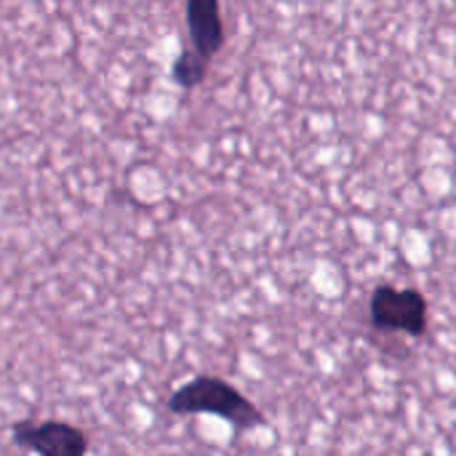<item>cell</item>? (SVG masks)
<instances>
[{"label": "cell", "instance_id": "obj_3", "mask_svg": "<svg viewBox=\"0 0 456 456\" xmlns=\"http://www.w3.org/2000/svg\"><path fill=\"white\" fill-rule=\"evenodd\" d=\"M11 444L27 449L35 456H86L88 454V436L59 419H21L11 425Z\"/></svg>", "mask_w": 456, "mask_h": 456}, {"label": "cell", "instance_id": "obj_2", "mask_svg": "<svg viewBox=\"0 0 456 456\" xmlns=\"http://www.w3.org/2000/svg\"><path fill=\"white\" fill-rule=\"evenodd\" d=\"M371 326L385 334L425 337L428 331V299L417 289L379 286L369 302Z\"/></svg>", "mask_w": 456, "mask_h": 456}, {"label": "cell", "instance_id": "obj_4", "mask_svg": "<svg viewBox=\"0 0 456 456\" xmlns=\"http://www.w3.org/2000/svg\"><path fill=\"white\" fill-rule=\"evenodd\" d=\"M187 32L192 40V51L203 59H214L224 45V24L216 0H190L184 5Z\"/></svg>", "mask_w": 456, "mask_h": 456}, {"label": "cell", "instance_id": "obj_1", "mask_svg": "<svg viewBox=\"0 0 456 456\" xmlns=\"http://www.w3.org/2000/svg\"><path fill=\"white\" fill-rule=\"evenodd\" d=\"M166 409L176 417L211 414L230 422L235 430H254L265 425V414L230 382L219 377H195L174 390Z\"/></svg>", "mask_w": 456, "mask_h": 456}, {"label": "cell", "instance_id": "obj_5", "mask_svg": "<svg viewBox=\"0 0 456 456\" xmlns=\"http://www.w3.org/2000/svg\"><path fill=\"white\" fill-rule=\"evenodd\" d=\"M208 75V59H203L200 53H195L192 48H184L174 67H171V77L182 86V88H195L206 80Z\"/></svg>", "mask_w": 456, "mask_h": 456}]
</instances>
